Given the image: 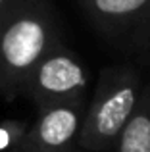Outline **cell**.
<instances>
[{"label":"cell","instance_id":"3","mask_svg":"<svg viewBox=\"0 0 150 152\" xmlns=\"http://www.w3.org/2000/svg\"><path fill=\"white\" fill-rule=\"evenodd\" d=\"M87 66L60 42L31 69L19 94L42 110L68 102H87Z\"/></svg>","mask_w":150,"mask_h":152},{"label":"cell","instance_id":"1","mask_svg":"<svg viewBox=\"0 0 150 152\" xmlns=\"http://www.w3.org/2000/svg\"><path fill=\"white\" fill-rule=\"evenodd\" d=\"M56 14L46 0H17L0 18V96H19L27 75L60 45Z\"/></svg>","mask_w":150,"mask_h":152},{"label":"cell","instance_id":"4","mask_svg":"<svg viewBox=\"0 0 150 152\" xmlns=\"http://www.w3.org/2000/svg\"><path fill=\"white\" fill-rule=\"evenodd\" d=\"M87 102H68L37 110L35 123L10 152H77Z\"/></svg>","mask_w":150,"mask_h":152},{"label":"cell","instance_id":"5","mask_svg":"<svg viewBox=\"0 0 150 152\" xmlns=\"http://www.w3.org/2000/svg\"><path fill=\"white\" fill-rule=\"evenodd\" d=\"M92 23L112 41L150 46V0H79Z\"/></svg>","mask_w":150,"mask_h":152},{"label":"cell","instance_id":"7","mask_svg":"<svg viewBox=\"0 0 150 152\" xmlns=\"http://www.w3.org/2000/svg\"><path fill=\"white\" fill-rule=\"evenodd\" d=\"M15 2H17V0H0V18H2V15L6 14V12L10 10Z\"/></svg>","mask_w":150,"mask_h":152},{"label":"cell","instance_id":"2","mask_svg":"<svg viewBox=\"0 0 150 152\" xmlns=\"http://www.w3.org/2000/svg\"><path fill=\"white\" fill-rule=\"evenodd\" d=\"M143 87V79L133 66L104 67L85 112L79 148L102 152L116 145L139 104Z\"/></svg>","mask_w":150,"mask_h":152},{"label":"cell","instance_id":"8","mask_svg":"<svg viewBox=\"0 0 150 152\" xmlns=\"http://www.w3.org/2000/svg\"><path fill=\"white\" fill-rule=\"evenodd\" d=\"M77 152H85V150H81V148H79V150H77Z\"/></svg>","mask_w":150,"mask_h":152},{"label":"cell","instance_id":"6","mask_svg":"<svg viewBox=\"0 0 150 152\" xmlns=\"http://www.w3.org/2000/svg\"><path fill=\"white\" fill-rule=\"evenodd\" d=\"M114 152H150V79L144 83L139 104L114 145Z\"/></svg>","mask_w":150,"mask_h":152}]
</instances>
